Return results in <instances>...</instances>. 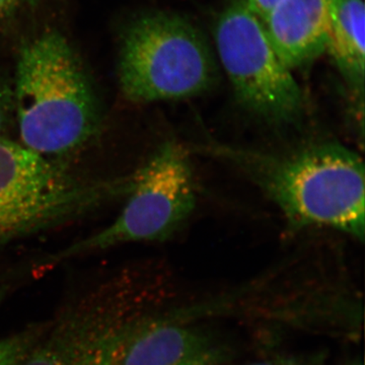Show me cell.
<instances>
[{
    "label": "cell",
    "mask_w": 365,
    "mask_h": 365,
    "mask_svg": "<svg viewBox=\"0 0 365 365\" xmlns=\"http://www.w3.org/2000/svg\"><path fill=\"white\" fill-rule=\"evenodd\" d=\"M205 148L251 180L279 208L290 227L333 228L364 242V163L354 151L335 143L287 155L220 143Z\"/></svg>",
    "instance_id": "6da1fadb"
},
{
    "label": "cell",
    "mask_w": 365,
    "mask_h": 365,
    "mask_svg": "<svg viewBox=\"0 0 365 365\" xmlns=\"http://www.w3.org/2000/svg\"><path fill=\"white\" fill-rule=\"evenodd\" d=\"M21 144L41 157L81 150L102 125L100 101L71 43L49 30L19 52L13 88Z\"/></svg>",
    "instance_id": "7a4b0ae2"
},
{
    "label": "cell",
    "mask_w": 365,
    "mask_h": 365,
    "mask_svg": "<svg viewBox=\"0 0 365 365\" xmlns=\"http://www.w3.org/2000/svg\"><path fill=\"white\" fill-rule=\"evenodd\" d=\"M145 268H124L74 295L19 365H116L155 300Z\"/></svg>",
    "instance_id": "3957f363"
},
{
    "label": "cell",
    "mask_w": 365,
    "mask_h": 365,
    "mask_svg": "<svg viewBox=\"0 0 365 365\" xmlns=\"http://www.w3.org/2000/svg\"><path fill=\"white\" fill-rule=\"evenodd\" d=\"M132 176L81 179L57 160L0 139V245L71 222L127 196Z\"/></svg>",
    "instance_id": "277c9868"
},
{
    "label": "cell",
    "mask_w": 365,
    "mask_h": 365,
    "mask_svg": "<svg viewBox=\"0 0 365 365\" xmlns=\"http://www.w3.org/2000/svg\"><path fill=\"white\" fill-rule=\"evenodd\" d=\"M217 78L212 52L202 33L177 14H146L122 36L118 83L134 104L202 95Z\"/></svg>",
    "instance_id": "5b68a950"
},
{
    "label": "cell",
    "mask_w": 365,
    "mask_h": 365,
    "mask_svg": "<svg viewBox=\"0 0 365 365\" xmlns=\"http://www.w3.org/2000/svg\"><path fill=\"white\" fill-rule=\"evenodd\" d=\"M127 197L114 222L48 257L46 264L125 244L163 242L176 234L196 206L195 180L187 148L177 140L163 143L132 175Z\"/></svg>",
    "instance_id": "8992f818"
},
{
    "label": "cell",
    "mask_w": 365,
    "mask_h": 365,
    "mask_svg": "<svg viewBox=\"0 0 365 365\" xmlns=\"http://www.w3.org/2000/svg\"><path fill=\"white\" fill-rule=\"evenodd\" d=\"M215 38L235 98L245 109L271 124L289 125L302 119V91L246 0H232L223 9Z\"/></svg>",
    "instance_id": "52a82bcc"
},
{
    "label": "cell",
    "mask_w": 365,
    "mask_h": 365,
    "mask_svg": "<svg viewBox=\"0 0 365 365\" xmlns=\"http://www.w3.org/2000/svg\"><path fill=\"white\" fill-rule=\"evenodd\" d=\"M225 350L202 331L148 314L132 331L116 365H220Z\"/></svg>",
    "instance_id": "ba28073f"
},
{
    "label": "cell",
    "mask_w": 365,
    "mask_h": 365,
    "mask_svg": "<svg viewBox=\"0 0 365 365\" xmlns=\"http://www.w3.org/2000/svg\"><path fill=\"white\" fill-rule=\"evenodd\" d=\"M332 0H279L262 20L276 54L289 71L327 49Z\"/></svg>",
    "instance_id": "9c48e42d"
},
{
    "label": "cell",
    "mask_w": 365,
    "mask_h": 365,
    "mask_svg": "<svg viewBox=\"0 0 365 365\" xmlns=\"http://www.w3.org/2000/svg\"><path fill=\"white\" fill-rule=\"evenodd\" d=\"M364 0H332L326 51L344 79L357 114L364 117L365 76Z\"/></svg>",
    "instance_id": "30bf717a"
},
{
    "label": "cell",
    "mask_w": 365,
    "mask_h": 365,
    "mask_svg": "<svg viewBox=\"0 0 365 365\" xmlns=\"http://www.w3.org/2000/svg\"><path fill=\"white\" fill-rule=\"evenodd\" d=\"M49 324L28 327L20 333L0 340V365H19L37 344Z\"/></svg>",
    "instance_id": "8fae6325"
},
{
    "label": "cell",
    "mask_w": 365,
    "mask_h": 365,
    "mask_svg": "<svg viewBox=\"0 0 365 365\" xmlns=\"http://www.w3.org/2000/svg\"><path fill=\"white\" fill-rule=\"evenodd\" d=\"M14 119V103L13 88L0 76V139Z\"/></svg>",
    "instance_id": "7c38bea8"
},
{
    "label": "cell",
    "mask_w": 365,
    "mask_h": 365,
    "mask_svg": "<svg viewBox=\"0 0 365 365\" xmlns=\"http://www.w3.org/2000/svg\"><path fill=\"white\" fill-rule=\"evenodd\" d=\"M42 2V0H0V26L6 25L31 11Z\"/></svg>",
    "instance_id": "4fadbf2b"
},
{
    "label": "cell",
    "mask_w": 365,
    "mask_h": 365,
    "mask_svg": "<svg viewBox=\"0 0 365 365\" xmlns=\"http://www.w3.org/2000/svg\"><path fill=\"white\" fill-rule=\"evenodd\" d=\"M249 365H324L319 359L313 357H300V356H279L273 357L261 361L254 362Z\"/></svg>",
    "instance_id": "5bb4252c"
},
{
    "label": "cell",
    "mask_w": 365,
    "mask_h": 365,
    "mask_svg": "<svg viewBox=\"0 0 365 365\" xmlns=\"http://www.w3.org/2000/svg\"><path fill=\"white\" fill-rule=\"evenodd\" d=\"M279 0H246L250 9L254 11V14L258 16L260 20H263L269 11L273 9Z\"/></svg>",
    "instance_id": "9a60e30c"
},
{
    "label": "cell",
    "mask_w": 365,
    "mask_h": 365,
    "mask_svg": "<svg viewBox=\"0 0 365 365\" xmlns=\"http://www.w3.org/2000/svg\"><path fill=\"white\" fill-rule=\"evenodd\" d=\"M348 365H364V364H362V360H355V361H353L351 364Z\"/></svg>",
    "instance_id": "2e32d148"
}]
</instances>
